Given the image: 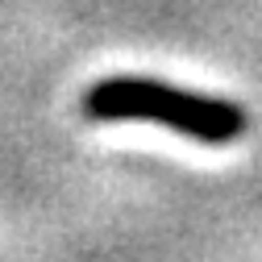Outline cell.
I'll return each instance as SVG.
<instances>
[{
    "label": "cell",
    "instance_id": "1",
    "mask_svg": "<svg viewBox=\"0 0 262 262\" xmlns=\"http://www.w3.org/2000/svg\"><path fill=\"white\" fill-rule=\"evenodd\" d=\"M88 113L100 117V121H162L179 129V134L195 138V142H233L246 121L233 104H221V100H204V96H191V92H175V88H162V83H142V79H113L100 83L88 96Z\"/></svg>",
    "mask_w": 262,
    "mask_h": 262
}]
</instances>
